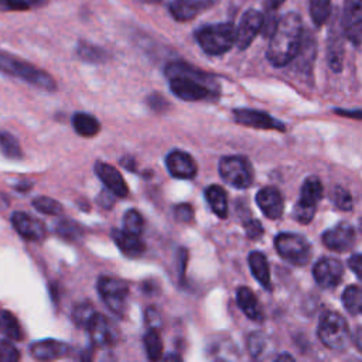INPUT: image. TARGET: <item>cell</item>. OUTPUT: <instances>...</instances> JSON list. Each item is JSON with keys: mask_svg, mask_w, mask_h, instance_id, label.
<instances>
[{"mask_svg": "<svg viewBox=\"0 0 362 362\" xmlns=\"http://www.w3.org/2000/svg\"><path fill=\"white\" fill-rule=\"evenodd\" d=\"M303 35V23L297 13H286L280 18L266 51L269 63L276 68L290 64L300 49Z\"/></svg>", "mask_w": 362, "mask_h": 362, "instance_id": "6da1fadb", "label": "cell"}, {"mask_svg": "<svg viewBox=\"0 0 362 362\" xmlns=\"http://www.w3.org/2000/svg\"><path fill=\"white\" fill-rule=\"evenodd\" d=\"M196 40L208 56H223L237 44V27L231 23L210 25L196 33Z\"/></svg>", "mask_w": 362, "mask_h": 362, "instance_id": "7a4b0ae2", "label": "cell"}, {"mask_svg": "<svg viewBox=\"0 0 362 362\" xmlns=\"http://www.w3.org/2000/svg\"><path fill=\"white\" fill-rule=\"evenodd\" d=\"M0 71L12 77L22 78L23 81L47 91H54L57 88L54 78L49 73L4 51H0Z\"/></svg>", "mask_w": 362, "mask_h": 362, "instance_id": "3957f363", "label": "cell"}, {"mask_svg": "<svg viewBox=\"0 0 362 362\" xmlns=\"http://www.w3.org/2000/svg\"><path fill=\"white\" fill-rule=\"evenodd\" d=\"M317 334L320 341L330 349L344 351L351 342L347 320L337 311H324L318 321Z\"/></svg>", "mask_w": 362, "mask_h": 362, "instance_id": "277c9868", "label": "cell"}, {"mask_svg": "<svg viewBox=\"0 0 362 362\" xmlns=\"http://www.w3.org/2000/svg\"><path fill=\"white\" fill-rule=\"evenodd\" d=\"M323 185L318 177L310 175L304 180L300 197L294 206L293 217L300 224H308L314 218L317 204L323 197Z\"/></svg>", "mask_w": 362, "mask_h": 362, "instance_id": "5b68a950", "label": "cell"}, {"mask_svg": "<svg viewBox=\"0 0 362 362\" xmlns=\"http://www.w3.org/2000/svg\"><path fill=\"white\" fill-rule=\"evenodd\" d=\"M220 175L230 186L244 190L251 187L254 181V168L246 157L227 156L220 160Z\"/></svg>", "mask_w": 362, "mask_h": 362, "instance_id": "8992f818", "label": "cell"}, {"mask_svg": "<svg viewBox=\"0 0 362 362\" xmlns=\"http://www.w3.org/2000/svg\"><path fill=\"white\" fill-rule=\"evenodd\" d=\"M275 246L277 254L292 265L303 266L310 261L311 245L304 237L299 234H279L275 238Z\"/></svg>", "mask_w": 362, "mask_h": 362, "instance_id": "52a82bcc", "label": "cell"}, {"mask_svg": "<svg viewBox=\"0 0 362 362\" xmlns=\"http://www.w3.org/2000/svg\"><path fill=\"white\" fill-rule=\"evenodd\" d=\"M214 81H204L194 77H174L170 78V89L171 92L183 101L197 102L203 99H208L213 96L214 91L211 84Z\"/></svg>", "mask_w": 362, "mask_h": 362, "instance_id": "ba28073f", "label": "cell"}, {"mask_svg": "<svg viewBox=\"0 0 362 362\" xmlns=\"http://www.w3.org/2000/svg\"><path fill=\"white\" fill-rule=\"evenodd\" d=\"M98 290L104 303L112 313L116 316H125L126 299L129 294V287L125 282L102 276L98 280Z\"/></svg>", "mask_w": 362, "mask_h": 362, "instance_id": "9c48e42d", "label": "cell"}, {"mask_svg": "<svg viewBox=\"0 0 362 362\" xmlns=\"http://www.w3.org/2000/svg\"><path fill=\"white\" fill-rule=\"evenodd\" d=\"M341 25L345 39L355 47L362 46V0H345Z\"/></svg>", "mask_w": 362, "mask_h": 362, "instance_id": "30bf717a", "label": "cell"}, {"mask_svg": "<svg viewBox=\"0 0 362 362\" xmlns=\"http://www.w3.org/2000/svg\"><path fill=\"white\" fill-rule=\"evenodd\" d=\"M263 27V15L258 11H248L244 13L239 26L237 29V47L239 50H246L256 36L262 32Z\"/></svg>", "mask_w": 362, "mask_h": 362, "instance_id": "8fae6325", "label": "cell"}, {"mask_svg": "<svg viewBox=\"0 0 362 362\" xmlns=\"http://www.w3.org/2000/svg\"><path fill=\"white\" fill-rule=\"evenodd\" d=\"M234 119L237 123L255 127V129H263V130H279L285 132L286 126L283 122L275 119L266 112L254 111V109H235L234 111Z\"/></svg>", "mask_w": 362, "mask_h": 362, "instance_id": "7c38bea8", "label": "cell"}, {"mask_svg": "<svg viewBox=\"0 0 362 362\" xmlns=\"http://www.w3.org/2000/svg\"><path fill=\"white\" fill-rule=\"evenodd\" d=\"M313 276L323 289H334L344 276V266L335 258H321L313 268Z\"/></svg>", "mask_w": 362, "mask_h": 362, "instance_id": "4fadbf2b", "label": "cell"}, {"mask_svg": "<svg viewBox=\"0 0 362 362\" xmlns=\"http://www.w3.org/2000/svg\"><path fill=\"white\" fill-rule=\"evenodd\" d=\"M220 0H173L170 13L177 22H189L213 9Z\"/></svg>", "mask_w": 362, "mask_h": 362, "instance_id": "5bb4252c", "label": "cell"}, {"mask_svg": "<svg viewBox=\"0 0 362 362\" xmlns=\"http://www.w3.org/2000/svg\"><path fill=\"white\" fill-rule=\"evenodd\" d=\"M323 244L334 252H347L355 244V230L348 223H339L323 234Z\"/></svg>", "mask_w": 362, "mask_h": 362, "instance_id": "9a60e30c", "label": "cell"}, {"mask_svg": "<svg viewBox=\"0 0 362 362\" xmlns=\"http://www.w3.org/2000/svg\"><path fill=\"white\" fill-rule=\"evenodd\" d=\"M166 166L168 173L181 180H192L197 175V163L186 151L173 150L166 157Z\"/></svg>", "mask_w": 362, "mask_h": 362, "instance_id": "2e32d148", "label": "cell"}, {"mask_svg": "<svg viewBox=\"0 0 362 362\" xmlns=\"http://www.w3.org/2000/svg\"><path fill=\"white\" fill-rule=\"evenodd\" d=\"M344 30L339 19L332 20V26L328 35V65L334 73H339L342 70L344 63Z\"/></svg>", "mask_w": 362, "mask_h": 362, "instance_id": "e0dca14e", "label": "cell"}, {"mask_svg": "<svg viewBox=\"0 0 362 362\" xmlns=\"http://www.w3.org/2000/svg\"><path fill=\"white\" fill-rule=\"evenodd\" d=\"M95 173L101 178L102 183L108 190H111L116 197L125 199L129 194L127 185L125 183V180L119 170H116L113 166L104 163V161H96L95 163Z\"/></svg>", "mask_w": 362, "mask_h": 362, "instance_id": "ac0fdd59", "label": "cell"}, {"mask_svg": "<svg viewBox=\"0 0 362 362\" xmlns=\"http://www.w3.org/2000/svg\"><path fill=\"white\" fill-rule=\"evenodd\" d=\"M12 224L16 232L29 241H42L47 235L44 224L26 213H15L12 216Z\"/></svg>", "mask_w": 362, "mask_h": 362, "instance_id": "d6986e66", "label": "cell"}, {"mask_svg": "<svg viewBox=\"0 0 362 362\" xmlns=\"http://www.w3.org/2000/svg\"><path fill=\"white\" fill-rule=\"evenodd\" d=\"M256 204L269 220H279L285 210L280 192L276 187H263L256 194Z\"/></svg>", "mask_w": 362, "mask_h": 362, "instance_id": "ffe728a7", "label": "cell"}, {"mask_svg": "<svg viewBox=\"0 0 362 362\" xmlns=\"http://www.w3.org/2000/svg\"><path fill=\"white\" fill-rule=\"evenodd\" d=\"M70 347L65 342L57 339H43L32 344L30 354L39 361H54L65 356Z\"/></svg>", "mask_w": 362, "mask_h": 362, "instance_id": "44dd1931", "label": "cell"}, {"mask_svg": "<svg viewBox=\"0 0 362 362\" xmlns=\"http://www.w3.org/2000/svg\"><path fill=\"white\" fill-rule=\"evenodd\" d=\"M112 238L120 252L129 258H137L144 252V244L139 238V235L130 234L125 230H113Z\"/></svg>", "mask_w": 362, "mask_h": 362, "instance_id": "7402d4cb", "label": "cell"}, {"mask_svg": "<svg viewBox=\"0 0 362 362\" xmlns=\"http://www.w3.org/2000/svg\"><path fill=\"white\" fill-rule=\"evenodd\" d=\"M89 338L96 347H106L112 344V330L105 316L95 314L87 327Z\"/></svg>", "mask_w": 362, "mask_h": 362, "instance_id": "603a6c76", "label": "cell"}, {"mask_svg": "<svg viewBox=\"0 0 362 362\" xmlns=\"http://www.w3.org/2000/svg\"><path fill=\"white\" fill-rule=\"evenodd\" d=\"M237 303L248 318H251L254 321L263 320L262 307H261L256 296L254 294V292L249 287L242 286L237 290Z\"/></svg>", "mask_w": 362, "mask_h": 362, "instance_id": "cb8c5ba5", "label": "cell"}, {"mask_svg": "<svg viewBox=\"0 0 362 362\" xmlns=\"http://www.w3.org/2000/svg\"><path fill=\"white\" fill-rule=\"evenodd\" d=\"M248 263H249V268H251V272H252L254 277L261 283V286L265 290L270 292L273 287H272L269 263H268L266 256L261 252H252L248 256Z\"/></svg>", "mask_w": 362, "mask_h": 362, "instance_id": "d4e9b609", "label": "cell"}, {"mask_svg": "<svg viewBox=\"0 0 362 362\" xmlns=\"http://www.w3.org/2000/svg\"><path fill=\"white\" fill-rule=\"evenodd\" d=\"M206 200L210 204L213 213L220 218L228 217V199L223 187L213 185L206 189Z\"/></svg>", "mask_w": 362, "mask_h": 362, "instance_id": "484cf974", "label": "cell"}, {"mask_svg": "<svg viewBox=\"0 0 362 362\" xmlns=\"http://www.w3.org/2000/svg\"><path fill=\"white\" fill-rule=\"evenodd\" d=\"M316 57V43L314 39L311 36V33H304L303 35V40L300 44V49L294 57L296 60V67L301 71H310L313 61ZM293 60V61H294Z\"/></svg>", "mask_w": 362, "mask_h": 362, "instance_id": "4316f807", "label": "cell"}, {"mask_svg": "<svg viewBox=\"0 0 362 362\" xmlns=\"http://www.w3.org/2000/svg\"><path fill=\"white\" fill-rule=\"evenodd\" d=\"M73 126L75 132L84 137H92L99 133V122L89 113L78 112L73 116Z\"/></svg>", "mask_w": 362, "mask_h": 362, "instance_id": "83f0119b", "label": "cell"}, {"mask_svg": "<svg viewBox=\"0 0 362 362\" xmlns=\"http://www.w3.org/2000/svg\"><path fill=\"white\" fill-rule=\"evenodd\" d=\"M0 331L13 341H22L25 337L19 320L8 310H0Z\"/></svg>", "mask_w": 362, "mask_h": 362, "instance_id": "f1b7e54d", "label": "cell"}, {"mask_svg": "<svg viewBox=\"0 0 362 362\" xmlns=\"http://www.w3.org/2000/svg\"><path fill=\"white\" fill-rule=\"evenodd\" d=\"M342 304L345 310L354 316L362 313V287L348 286L342 293Z\"/></svg>", "mask_w": 362, "mask_h": 362, "instance_id": "f546056e", "label": "cell"}, {"mask_svg": "<svg viewBox=\"0 0 362 362\" xmlns=\"http://www.w3.org/2000/svg\"><path fill=\"white\" fill-rule=\"evenodd\" d=\"M144 348L150 361H158L163 358V341L158 330L150 328L143 337Z\"/></svg>", "mask_w": 362, "mask_h": 362, "instance_id": "4dcf8cb0", "label": "cell"}, {"mask_svg": "<svg viewBox=\"0 0 362 362\" xmlns=\"http://www.w3.org/2000/svg\"><path fill=\"white\" fill-rule=\"evenodd\" d=\"M331 15V0H310V16L316 27L327 23Z\"/></svg>", "mask_w": 362, "mask_h": 362, "instance_id": "1f68e13d", "label": "cell"}, {"mask_svg": "<svg viewBox=\"0 0 362 362\" xmlns=\"http://www.w3.org/2000/svg\"><path fill=\"white\" fill-rule=\"evenodd\" d=\"M0 149L9 158H20L23 154L18 139L4 130H0Z\"/></svg>", "mask_w": 362, "mask_h": 362, "instance_id": "d6a6232c", "label": "cell"}, {"mask_svg": "<svg viewBox=\"0 0 362 362\" xmlns=\"http://www.w3.org/2000/svg\"><path fill=\"white\" fill-rule=\"evenodd\" d=\"M95 308L92 306V303L85 301V303H80L75 306V308L73 310V321L75 323V325L87 328L89 321L92 320V317L95 316Z\"/></svg>", "mask_w": 362, "mask_h": 362, "instance_id": "836d02e7", "label": "cell"}, {"mask_svg": "<svg viewBox=\"0 0 362 362\" xmlns=\"http://www.w3.org/2000/svg\"><path fill=\"white\" fill-rule=\"evenodd\" d=\"M77 53L82 60L89 61V63H102L108 57L105 50L94 46V44H89V43H80Z\"/></svg>", "mask_w": 362, "mask_h": 362, "instance_id": "e575fe53", "label": "cell"}, {"mask_svg": "<svg viewBox=\"0 0 362 362\" xmlns=\"http://www.w3.org/2000/svg\"><path fill=\"white\" fill-rule=\"evenodd\" d=\"M33 207L42 213V214H46V216H60L63 213V206L50 199V197H37L33 201Z\"/></svg>", "mask_w": 362, "mask_h": 362, "instance_id": "d590c367", "label": "cell"}, {"mask_svg": "<svg viewBox=\"0 0 362 362\" xmlns=\"http://www.w3.org/2000/svg\"><path fill=\"white\" fill-rule=\"evenodd\" d=\"M123 230L135 234V235H140L143 231V217L140 216L139 211L136 210H129L126 211L125 217H123Z\"/></svg>", "mask_w": 362, "mask_h": 362, "instance_id": "8d00e7d4", "label": "cell"}, {"mask_svg": "<svg viewBox=\"0 0 362 362\" xmlns=\"http://www.w3.org/2000/svg\"><path fill=\"white\" fill-rule=\"evenodd\" d=\"M42 4V0H0V12L27 11Z\"/></svg>", "mask_w": 362, "mask_h": 362, "instance_id": "74e56055", "label": "cell"}, {"mask_svg": "<svg viewBox=\"0 0 362 362\" xmlns=\"http://www.w3.org/2000/svg\"><path fill=\"white\" fill-rule=\"evenodd\" d=\"M331 199H332V203L335 204L337 208H339L342 211H351L352 210V196L344 187L337 186L332 190Z\"/></svg>", "mask_w": 362, "mask_h": 362, "instance_id": "f35d334b", "label": "cell"}, {"mask_svg": "<svg viewBox=\"0 0 362 362\" xmlns=\"http://www.w3.org/2000/svg\"><path fill=\"white\" fill-rule=\"evenodd\" d=\"M266 348V338L261 332H252L248 337V349L254 358H259Z\"/></svg>", "mask_w": 362, "mask_h": 362, "instance_id": "ab89813d", "label": "cell"}, {"mask_svg": "<svg viewBox=\"0 0 362 362\" xmlns=\"http://www.w3.org/2000/svg\"><path fill=\"white\" fill-rule=\"evenodd\" d=\"M20 359L19 349L9 341H0V362H16Z\"/></svg>", "mask_w": 362, "mask_h": 362, "instance_id": "60d3db41", "label": "cell"}, {"mask_svg": "<svg viewBox=\"0 0 362 362\" xmlns=\"http://www.w3.org/2000/svg\"><path fill=\"white\" fill-rule=\"evenodd\" d=\"M174 217L180 223H192L194 218V208L189 203H181L174 207Z\"/></svg>", "mask_w": 362, "mask_h": 362, "instance_id": "b9f144b4", "label": "cell"}, {"mask_svg": "<svg viewBox=\"0 0 362 362\" xmlns=\"http://www.w3.org/2000/svg\"><path fill=\"white\" fill-rule=\"evenodd\" d=\"M144 320H146V324L149 325V328H154V330H158L163 324V318H161V314L157 308L154 307H149L146 310V314H144Z\"/></svg>", "mask_w": 362, "mask_h": 362, "instance_id": "7bdbcfd3", "label": "cell"}, {"mask_svg": "<svg viewBox=\"0 0 362 362\" xmlns=\"http://www.w3.org/2000/svg\"><path fill=\"white\" fill-rule=\"evenodd\" d=\"M57 232L64 237V238H75L78 234H80V228L74 224V223H70V221H64V223H60L58 227H57Z\"/></svg>", "mask_w": 362, "mask_h": 362, "instance_id": "ee69618b", "label": "cell"}, {"mask_svg": "<svg viewBox=\"0 0 362 362\" xmlns=\"http://www.w3.org/2000/svg\"><path fill=\"white\" fill-rule=\"evenodd\" d=\"M245 232L251 239H258L263 235V227L258 220H249L245 223Z\"/></svg>", "mask_w": 362, "mask_h": 362, "instance_id": "f6af8a7d", "label": "cell"}, {"mask_svg": "<svg viewBox=\"0 0 362 362\" xmlns=\"http://www.w3.org/2000/svg\"><path fill=\"white\" fill-rule=\"evenodd\" d=\"M147 105L150 106V109H153L156 112H163L168 106L167 101L160 94H151L147 98Z\"/></svg>", "mask_w": 362, "mask_h": 362, "instance_id": "bcb514c9", "label": "cell"}, {"mask_svg": "<svg viewBox=\"0 0 362 362\" xmlns=\"http://www.w3.org/2000/svg\"><path fill=\"white\" fill-rule=\"evenodd\" d=\"M348 266H349L351 270L355 273V276L362 282V254L352 255V256L348 259Z\"/></svg>", "mask_w": 362, "mask_h": 362, "instance_id": "7dc6e473", "label": "cell"}, {"mask_svg": "<svg viewBox=\"0 0 362 362\" xmlns=\"http://www.w3.org/2000/svg\"><path fill=\"white\" fill-rule=\"evenodd\" d=\"M115 199H116V196H115L111 190L106 189L105 192H102V193L99 194L98 201H99V204H101L104 208H112L113 204H115Z\"/></svg>", "mask_w": 362, "mask_h": 362, "instance_id": "c3c4849f", "label": "cell"}, {"mask_svg": "<svg viewBox=\"0 0 362 362\" xmlns=\"http://www.w3.org/2000/svg\"><path fill=\"white\" fill-rule=\"evenodd\" d=\"M187 258H189V254L185 248H181L180 252H178V261H180V276L181 279L185 277V273H186V266H187Z\"/></svg>", "mask_w": 362, "mask_h": 362, "instance_id": "681fc988", "label": "cell"}, {"mask_svg": "<svg viewBox=\"0 0 362 362\" xmlns=\"http://www.w3.org/2000/svg\"><path fill=\"white\" fill-rule=\"evenodd\" d=\"M335 112L341 116H348V118H358L362 119V111H344V109H335Z\"/></svg>", "mask_w": 362, "mask_h": 362, "instance_id": "f907efd6", "label": "cell"}, {"mask_svg": "<svg viewBox=\"0 0 362 362\" xmlns=\"http://www.w3.org/2000/svg\"><path fill=\"white\" fill-rule=\"evenodd\" d=\"M355 344H356L358 349L362 352V327H359L355 332Z\"/></svg>", "mask_w": 362, "mask_h": 362, "instance_id": "816d5d0a", "label": "cell"}, {"mask_svg": "<svg viewBox=\"0 0 362 362\" xmlns=\"http://www.w3.org/2000/svg\"><path fill=\"white\" fill-rule=\"evenodd\" d=\"M285 2H286V0H270V9H272V11H276V9H279Z\"/></svg>", "mask_w": 362, "mask_h": 362, "instance_id": "f5cc1de1", "label": "cell"}, {"mask_svg": "<svg viewBox=\"0 0 362 362\" xmlns=\"http://www.w3.org/2000/svg\"><path fill=\"white\" fill-rule=\"evenodd\" d=\"M285 359H287V361H293L294 358H293L292 355H287V354H283V355H279V356H277V361H285Z\"/></svg>", "mask_w": 362, "mask_h": 362, "instance_id": "db71d44e", "label": "cell"}, {"mask_svg": "<svg viewBox=\"0 0 362 362\" xmlns=\"http://www.w3.org/2000/svg\"><path fill=\"white\" fill-rule=\"evenodd\" d=\"M164 359H167V361H168V359H178V361H180L181 356H178V355H166Z\"/></svg>", "mask_w": 362, "mask_h": 362, "instance_id": "11a10c76", "label": "cell"}, {"mask_svg": "<svg viewBox=\"0 0 362 362\" xmlns=\"http://www.w3.org/2000/svg\"><path fill=\"white\" fill-rule=\"evenodd\" d=\"M359 230H361V232H362V218L359 220Z\"/></svg>", "mask_w": 362, "mask_h": 362, "instance_id": "9f6ffc18", "label": "cell"}]
</instances>
